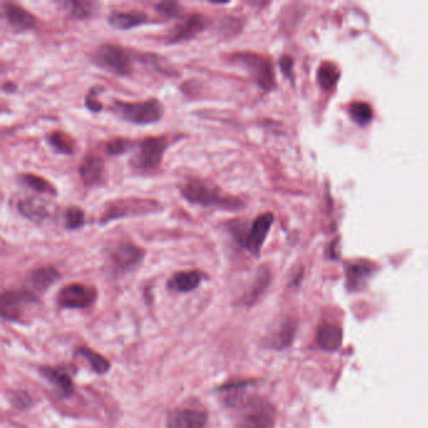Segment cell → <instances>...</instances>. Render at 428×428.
I'll list each match as a JSON object with an SVG mask.
<instances>
[{"mask_svg":"<svg viewBox=\"0 0 428 428\" xmlns=\"http://www.w3.org/2000/svg\"><path fill=\"white\" fill-rule=\"evenodd\" d=\"M180 194L187 203L203 208L236 211L245 205L239 197L226 194L218 185L200 178H189L180 185Z\"/></svg>","mask_w":428,"mask_h":428,"instance_id":"1","label":"cell"},{"mask_svg":"<svg viewBox=\"0 0 428 428\" xmlns=\"http://www.w3.org/2000/svg\"><path fill=\"white\" fill-rule=\"evenodd\" d=\"M229 407L238 408L240 416L235 428H274L275 408L268 399L262 397H229L226 399Z\"/></svg>","mask_w":428,"mask_h":428,"instance_id":"2","label":"cell"},{"mask_svg":"<svg viewBox=\"0 0 428 428\" xmlns=\"http://www.w3.org/2000/svg\"><path fill=\"white\" fill-rule=\"evenodd\" d=\"M111 111L117 119L133 125H154L163 117L165 108L157 98L146 101L127 102L113 100Z\"/></svg>","mask_w":428,"mask_h":428,"instance_id":"3","label":"cell"},{"mask_svg":"<svg viewBox=\"0 0 428 428\" xmlns=\"http://www.w3.org/2000/svg\"><path fill=\"white\" fill-rule=\"evenodd\" d=\"M92 62L103 71L117 77H128L133 69L130 51L113 43H105L97 48L92 55Z\"/></svg>","mask_w":428,"mask_h":428,"instance_id":"4","label":"cell"},{"mask_svg":"<svg viewBox=\"0 0 428 428\" xmlns=\"http://www.w3.org/2000/svg\"><path fill=\"white\" fill-rule=\"evenodd\" d=\"M171 145L170 136H152L136 143V152L132 157V167L142 173L155 171L162 163L166 149Z\"/></svg>","mask_w":428,"mask_h":428,"instance_id":"5","label":"cell"},{"mask_svg":"<svg viewBox=\"0 0 428 428\" xmlns=\"http://www.w3.org/2000/svg\"><path fill=\"white\" fill-rule=\"evenodd\" d=\"M162 208L160 203L156 200L149 199H119V200H112L105 205L103 213L100 218L101 224H107L111 221L125 219L130 216H140V215L154 214L160 213Z\"/></svg>","mask_w":428,"mask_h":428,"instance_id":"6","label":"cell"},{"mask_svg":"<svg viewBox=\"0 0 428 428\" xmlns=\"http://www.w3.org/2000/svg\"><path fill=\"white\" fill-rule=\"evenodd\" d=\"M106 255L111 273L122 276L141 265L146 251L132 241H117L108 248Z\"/></svg>","mask_w":428,"mask_h":428,"instance_id":"7","label":"cell"},{"mask_svg":"<svg viewBox=\"0 0 428 428\" xmlns=\"http://www.w3.org/2000/svg\"><path fill=\"white\" fill-rule=\"evenodd\" d=\"M229 62L248 72L254 82L264 90H272L275 86L273 66L262 55L250 52H236L229 57Z\"/></svg>","mask_w":428,"mask_h":428,"instance_id":"8","label":"cell"},{"mask_svg":"<svg viewBox=\"0 0 428 428\" xmlns=\"http://www.w3.org/2000/svg\"><path fill=\"white\" fill-rule=\"evenodd\" d=\"M98 292L95 286L72 283L60 289L57 303L63 309H86L95 304Z\"/></svg>","mask_w":428,"mask_h":428,"instance_id":"9","label":"cell"},{"mask_svg":"<svg viewBox=\"0 0 428 428\" xmlns=\"http://www.w3.org/2000/svg\"><path fill=\"white\" fill-rule=\"evenodd\" d=\"M208 24V18L203 17V14L192 13V14L184 15L173 27L171 32L167 34V43L178 44V43L191 41L200 33H203V30L206 29Z\"/></svg>","mask_w":428,"mask_h":428,"instance_id":"10","label":"cell"},{"mask_svg":"<svg viewBox=\"0 0 428 428\" xmlns=\"http://www.w3.org/2000/svg\"><path fill=\"white\" fill-rule=\"evenodd\" d=\"M274 216L270 213L259 215L253 224L250 225L249 230L245 232L239 244L244 249L248 250L251 255L259 256L262 251V245L267 240L269 230L273 225Z\"/></svg>","mask_w":428,"mask_h":428,"instance_id":"11","label":"cell"},{"mask_svg":"<svg viewBox=\"0 0 428 428\" xmlns=\"http://www.w3.org/2000/svg\"><path fill=\"white\" fill-rule=\"evenodd\" d=\"M38 299L29 290H8L1 295V316L8 321H15L25 305L36 303Z\"/></svg>","mask_w":428,"mask_h":428,"instance_id":"12","label":"cell"},{"mask_svg":"<svg viewBox=\"0 0 428 428\" xmlns=\"http://www.w3.org/2000/svg\"><path fill=\"white\" fill-rule=\"evenodd\" d=\"M208 413L200 408H176L167 416V428H206Z\"/></svg>","mask_w":428,"mask_h":428,"instance_id":"13","label":"cell"},{"mask_svg":"<svg viewBox=\"0 0 428 428\" xmlns=\"http://www.w3.org/2000/svg\"><path fill=\"white\" fill-rule=\"evenodd\" d=\"M3 8V15L6 18V23L14 32H28L34 29L36 25V18L28 12L23 6H18L15 3L4 1L1 4Z\"/></svg>","mask_w":428,"mask_h":428,"instance_id":"14","label":"cell"},{"mask_svg":"<svg viewBox=\"0 0 428 428\" xmlns=\"http://www.w3.org/2000/svg\"><path fill=\"white\" fill-rule=\"evenodd\" d=\"M79 176L86 187H95L106 181V165L102 157L95 154L84 156L79 165Z\"/></svg>","mask_w":428,"mask_h":428,"instance_id":"15","label":"cell"},{"mask_svg":"<svg viewBox=\"0 0 428 428\" xmlns=\"http://www.w3.org/2000/svg\"><path fill=\"white\" fill-rule=\"evenodd\" d=\"M297 333V324L290 318L278 321L265 338V345L272 349L281 351L292 345Z\"/></svg>","mask_w":428,"mask_h":428,"instance_id":"16","label":"cell"},{"mask_svg":"<svg viewBox=\"0 0 428 428\" xmlns=\"http://www.w3.org/2000/svg\"><path fill=\"white\" fill-rule=\"evenodd\" d=\"M39 372L53 386L54 391L62 399H69L74 393V383L72 381L71 375H68L65 369L42 367Z\"/></svg>","mask_w":428,"mask_h":428,"instance_id":"17","label":"cell"},{"mask_svg":"<svg viewBox=\"0 0 428 428\" xmlns=\"http://www.w3.org/2000/svg\"><path fill=\"white\" fill-rule=\"evenodd\" d=\"M203 279H206V274L201 270H185L173 274L168 280L167 286L173 292L190 293L196 290Z\"/></svg>","mask_w":428,"mask_h":428,"instance_id":"18","label":"cell"},{"mask_svg":"<svg viewBox=\"0 0 428 428\" xmlns=\"http://www.w3.org/2000/svg\"><path fill=\"white\" fill-rule=\"evenodd\" d=\"M17 208H18L19 214L22 215L23 218L36 222V224L47 220L48 218L51 216L48 203L41 197L30 196L22 199V200H19Z\"/></svg>","mask_w":428,"mask_h":428,"instance_id":"19","label":"cell"},{"mask_svg":"<svg viewBox=\"0 0 428 428\" xmlns=\"http://www.w3.org/2000/svg\"><path fill=\"white\" fill-rule=\"evenodd\" d=\"M107 23L113 29L130 30L149 23V17L146 13L141 11H130V12H112L108 15Z\"/></svg>","mask_w":428,"mask_h":428,"instance_id":"20","label":"cell"},{"mask_svg":"<svg viewBox=\"0 0 428 428\" xmlns=\"http://www.w3.org/2000/svg\"><path fill=\"white\" fill-rule=\"evenodd\" d=\"M60 278V272L54 267L47 265L32 270L27 278V283L33 292L44 293L47 292L54 283H57Z\"/></svg>","mask_w":428,"mask_h":428,"instance_id":"21","label":"cell"},{"mask_svg":"<svg viewBox=\"0 0 428 428\" xmlns=\"http://www.w3.org/2000/svg\"><path fill=\"white\" fill-rule=\"evenodd\" d=\"M316 343L324 351H339L343 345V332L338 326L323 324L316 332Z\"/></svg>","mask_w":428,"mask_h":428,"instance_id":"22","label":"cell"},{"mask_svg":"<svg viewBox=\"0 0 428 428\" xmlns=\"http://www.w3.org/2000/svg\"><path fill=\"white\" fill-rule=\"evenodd\" d=\"M270 280H272V275L269 273L268 269H259L258 275H256L255 280L250 288L249 292L246 293L241 299V304L245 307H253L254 304L258 303L260 300V297L267 292L269 284H270Z\"/></svg>","mask_w":428,"mask_h":428,"instance_id":"23","label":"cell"},{"mask_svg":"<svg viewBox=\"0 0 428 428\" xmlns=\"http://www.w3.org/2000/svg\"><path fill=\"white\" fill-rule=\"evenodd\" d=\"M47 142L52 149L60 155H73L76 152V141L68 133L54 131L47 136Z\"/></svg>","mask_w":428,"mask_h":428,"instance_id":"24","label":"cell"},{"mask_svg":"<svg viewBox=\"0 0 428 428\" xmlns=\"http://www.w3.org/2000/svg\"><path fill=\"white\" fill-rule=\"evenodd\" d=\"M19 180L22 184L29 187L30 190L36 191L39 194H46L51 196H57L58 192L52 182H49L47 179L42 176H38L36 173H22L19 176Z\"/></svg>","mask_w":428,"mask_h":428,"instance_id":"25","label":"cell"},{"mask_svg":"<svg viewBox=\"0 0 428 428\" xmlns=\"http://www.w3.org/2000/svg\"><path fill=\"white\" fill-rule=\"evenodd\" d=\"M78 354L81 357L84 358L87 362L90 363L92 370L97 375H106L108 370L111 369V363L107 358L103 357L100 353L87 348V347H81L78 348Z\"/></svg>","mask_w":428,"mask_h":428,"instance_id":"26","label":"cell"},{"mask_svg":"<svg viewBox=\"0 0 428 428\" xmlns=\"http://www.w3.org/2000/svg\"><path fill=\"white\" fill-rule=\"evenodd\" d=\"M65 6L72 18L82 20V19L91 18L95 14L97 3L87 0H69L65 3Z\"/></svg>","mask_w":428,"mask_h":428,"instance_id":"27","label":"cell"},{"mask_svg":"<svg viewBox=\"0 0 428 428\" xmlns=\"http://www.w3.org/2000/svg\"><path fill=\"white\" fill-rule=\"evenodd\" d=\"M339 71L333 63L327 62L319 68L318 72V81L324 90H329L338 82Z\"/></svg>","mask_w":428,"mask_h":428,"instance_id":"28","label":"cell"},{"mask_svg":"<svg viewBox=\"0 0 428 428\" xmlns=\"http://www.w3.org/2000/svg\"><path fill=\"white\" fill-rule=\"evenodd\" d=\"M218 30L221 36L232 38V36H238L239 33L243 30V22L240 18L227 15V17L220 19Z\"/></svg>","mask_w":428,"mask_h":428,"instance_id":"29","label":"cell"},{"mask_svg":"<svg viewBox=\"0 0 428 428\" xmlns=\"http://www.w3.org/2000/svg\"><path fill=\"white\" fill-rule=\"evenodd\" d=\"M86 222V214L83 210L77 206H71L66 210L65 213V227L67 230H78L81 227H83Z\"/></svg>","mask_w":428,"mask_h":428,"instance_id":"30","label":"cell"},{"mask_svg":"<svg viewBox=\"0 0 428 428\" xmlns=\"http://www.w3.org/2000/svg\"><path fill=\"white\" fill-rule=\"evenodd\" d=\"M372 273V269L367 265H352L348 268V286L351 289H358L363 286L364 280Z\"/></svg>","mask_w":428,"mask_h":428,"instance_id":"31","label":"cell"},{"mask_svg":"<svg viewBox=\"0 0 428 428\" xmlns=\"http://www.w3.org/2000/svg\"><path fill=\"white\" fill-rule=\"evenodd\" d=\"M349 112H351L352 119H354L359 125L368 123L369 121L372 119V116H373L372 108L366 102H354V103H352Z\"/></svg>","mask_w":428,"mask_h":428,"instance_id":"32","label":"cell"},{"mask_svg":"<svg viewBox=\"0 0 428 428\" xmlns=\"http://www.w3.org/2000/svg\"><path fill=\"white\" fill-rule=\"evenodd\" d=\"M136 143L131 142L130 140L123 138V137H117V138H112L109 140L105 149L109 156H121L127 154L130 149L135 146Z\"/></svg>","mask_w":428,"mask_h":428,"instance_id":"33","label":"cell"},{"mask_svg":"<svg viewBox=\"0 0 428 428\" xmlns=\"http://www.w3.org/2000/svg\"><path fill=\"white\" fill-rule=\"evenodd\" d=\"M156 11L166 18L181 19L184 17V8L178 1H160L156 4Z\"/></svg>","mask_w":428,"mask_h":428,"instance_id":"34","label":"cell"},{"mask_svg":"<svg viewBox=\"0 0 428 428\" xmlns=\"http://www.w3.org/2000/svg\"><path fill=\"white\" fill-rule=\"evenodd\" d=\"M146 62H147L152 68H155L156 71L162 73L163 76H167V77L179 76V73L176 72V69H173V67L168 66L166 60H163V58H161L159 55H155V54H146Z\"/></svg>","mask_w":428,"mask_h":428,"instance_id":"35","label":"cell"},{"mask_svg":"<svg viewBox=\"0 0 428 428\" xmlns=\"http://www.w3.org/2000/svg\"><path fill=\"white\" fill-rule=\"evenodd\" d=\"M102 92H103V87H101V86H95L88 91V93L84 98V106L90 112H101L103 106H102L101 102L98 101L97 97L101 95Z\"/></svg>","mask_w":428,"mask_h":428,"instance_id":"36","label":"cell"},{"mask_svg":"<svg viewBox=\"0 0 428 428\" xmlns=\"http://www.w3.org/2000/svg\"><path fill=\"white\" fill-rule=\"evenodd\" d=\"M13 406L20 408V410H25V408H29L32 406V399H30L28 393L23 392V391H18V392H13L12 397H11Z\"/></svg>","mask_w":428,"mask_h":428,"instance_id":"37","label":"cell"},{"mask_svg":"<svg viewBox=\"0 0 428 428\" xmlns=\"http://www.w3.org/2000/svg\"><path fill=\"white\" fill-rule=\"evenodd\" d=\"M253 383H254V381H251V380H239V381L227 382L225 384L218 387L215 391H216V392H225V391L244 388V387L253 384Z\"/></svg>","mask_w":428,"mask_h":428,"instance_id":"38","label":"cell"},{"mask_svg":"<svg viewBox=\"0 0 428 428\" xmlns=\"http://www.w3.org/2000/svg\"><path fill=\"white\" fill-rule=\"evenodd\" d=\"M292 66L293 60L290 57H286V55H284V57L280 60V67H281V69H283V72H284L286 74H289V73H290V71H292Z\"/></svg>","mask_w":428,"mask_h":428,"instance_id":"39","label":"cell"},{"mask_svg":"<svg viewBox=\"0 0 428 428\" xmlns=\"http://www.w3.org/2000/svg\"><path fill=\"white\" fill-rule=\"evenodd\" d=\"M15 90H17V86L12 83V82H9V83H6L3 86V91H4V92H14Z\"/></svg>","mask_w":428,"mask_h":428,"instance_id":"40","label":"cell"}]
</instances>
